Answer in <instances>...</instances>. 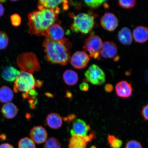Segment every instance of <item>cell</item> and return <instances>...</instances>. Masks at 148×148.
Returning a JSON list of instances; mask_svg holds the SVG:
<instances>
[{"mask_svg": "<svg viewBox=\"0 0 148 148\" xmlns=\"http://www.w3.org/2000/svg\"><path fill=\"white\" fill-rule=\"evenodd\" d=\"M60 9L56 10L44 9L33 11L27 15L28 32L31 35L43 36L46 31L58 20Z\"/></svg>", "mask_w": 148, "mask_h": 148, "instance_id": "1", "label": "cell"}, {"mask_svg": "<svg viewBox=\"0 0 148 148\" xmlns=\"http://www.w3.org/2000/svg\"><path fill=\"white\" fill-rule=\"evenodd\" d=\"M42 46L45 53V58L48 62L65 66L70 60L69 49L71 47V43L68 39L55 41L46 38Z\"/></svg>", "mask_w": 148, "mask_h": 148, "instance_id": "2", "label": "cell"}, {"mask_svg": "<svg viewBox=\"0 0 148 148\" xmlns=\"http://www.w3.org/2000/svg\"><path fill=\"white\" fill-rule=\"evenodd\" d=\"M69 15L73 18V23L70 27L73 32L88 34L93 28L95 23L94 16L86 13L79 14L76 16L71 13Z\"/></svg>", "mask_w": 148, "mask_h": 148, "instance_id": "3", "label": "cell"}, {"mask_svg": "<svg viewBox=\"0 0 148 148\" xmlns=\"http://www.w3.org/2000/svg\"><path fill=\"white\" fill-rule=\"evenodd\" d=\"M16 63L21 71L27 73H32L41 69L36 55L32 52L23 53L18 55Z\"/></svg>", "mask_w": 148, "mask_h": 148, "instance_id": "4", "label": "cell"}, {"mask_svg": "<svg viewBox=\"0 0 148 148\" xmlns=\"http://www.w3.org/2000/svg\"><path fill=\"white\" fill-rule=\"evenodd\" d=\"M36 82L32 73L21 71L20 75L14 81V91L16 93L28 92L34 89Z\"/></svg>", "mask_w": 148, "mask_h": 148, "instance_id": "5", "label": "cell"}, {"mask_svg": "<svg viewBox=\"0 0 148 148\" xmlns=\"http://www.w3.org/2000/svg\"><path fill=\"white\" fill-rule=\"evenodd\" d=\"M102 40L99 36L92 34L85 41L83 49L88 52L89 56L98 60H100L101 51L103 44Z\"/></svg>", "mask_w": 148, "mask_h": 148, "instance_id": "6", "label": "cell"}, {"mask_svg": "<svg viewBox=\"0 0 148 148\" xmlns=\"http://www.w3.org/2000/svg\"><path fill=\"white\" fill-rule=\"evenodd\" d=\"M87 80L96 86H101L106 81V76L102 69L97 65L90 66L85 73Z\"/></svg>", "mask_w": 148, "mask_h": 148, "instance_id": "7", "label": "cell"}, {"mask_svg": "<svg viewBox=\"0 0 148 148\" xmlns=\"http://www.w3.org/2000/svg\"><path fill=\"white\" fill-rule=\"evenodd\" d=\"M96 134L95 131H92L88 136H72L69 141V148H86L88 142L91 141L95 137Z\"/></svg>", "mask_w": 148, "mask_h": 148, "instance_id": "8", "label": "cell"}, {"mask_svg": "<svg viewBox=\"0 0 148 148\" xmlns=\"http://www.w3.org/2000/svg\"><path fill=\"white\" fill-rule=\"evenodd\" d=\"M70 60L73 67L80 69H84L87 66L90 58L89 56L86 52L77 51L72 56Z\"/></svg>", "mask_w": 148, "mask_h": 148, "instance_id": "9", "label": "cell"}, {"mask_svg": "<svg viewBox=\"0 0 148 148\" xmlns=\"http://www.w3.org/2000/svg\"><path fill=\"white\" fill-rule=\"evenodd\" d=\"M43 36L55 41H60L64 39V31L60 22L56 23L48 29Z\"/></svg>", "mask_w": 148, "mask_h": 148, "instance_id": "10", "label": "cell"}, {"mask_svg": "<svg viewBox=\"0 0 148 148\" xmlns=\"http://www.w3.org/2000/svg\"><path fill=\"white\" fill-rule=\"evenodd\" d=\"M118 48L114 42L107 41L103 42L101 51V56L105 58H119L117 56Z\"/></svg>", "mask_w": 148, "mask_h": 148, "instance_id": "11", "label": "cell"}, {"mask_svg": "<svg viewBox=\"0 0 148 148\" xmlns=\"http://www.w3.org/2000/svg\"><path fill=\"white\" fill-rule=\"evenodd\" d=\"M101 24L103 29L112 32L115 30L118 27V18L113 14L107 13L101 17Z\"/></svg>", "mask_w": 148, "mask_h": 148, "instance_id": "12", "label": "cell"}, {"mask_svg": "<svg viewBox=\"0 0 148 148\" xmlns=\"http://www.w3.org/2000/svg\"><path fill=\"white\" fill-rule=\"evenodd\" d=\"M115 90L116 95L120 97L126 99L132 95V86L127 81H122L118 83L115 86Z\"/></svg>", "mask_w": 148, "mask_h": 148, "instance_id": "13", "label": "cell"}, {"mask_svg": "<svg viewBox=\"0 0 148 148\" xmlns=\"http://www.w3.org/2000/svg\"><path fill=\"white\" fill-rule=\"evenodd\" d=\"M30 136L33 142L37 144L44 143L47 140V133L45 129L41 126L35 127L31 130Z\"/></svg>", "mask_w": 148, "mask_h": 148, "instance_id": "14", "label": "cell"}, {"mask_svg": "<svg viewBox=\"0 0 148 148\" xmlns=\"http://www.w3.org/2000/svg\"><path fill=\"white\" fill-rule=\"evenodd\" d=\"M90 130L89 125H87L85 122L82 120L77 119L73 121L70 133L72 136L79 135L86 136H87V134Z\"/></svg>", "mask_w": 148, "mask_h": 148, "instance_id": "15", "label": "cell"}, {"mask_svg": "<svg viewBox=\"0 0 148 148\" xmlns=\"http://www.w3.org/2000/svg\"><path fill=\"white\" fill-rule=\"evenodd\" d=\"M68 1H50L40 0L38 1V8L39 10L44 9H57L60 8V5L68 6Z\"/></svg>", "mask_w": 148, "mask_h": 148, "instance_id": "16", "label": "cell"}, {"mask_svg": "<svg viewBox=\"0 0 148 148\" xmlns=\"http://www.w3.org/2000/svg\"><path fill=\"white\" fill-rule=\"evenodd\" d=\"M133 36L136 42L144 43L148 40V29L143 26L136 27L133 31Z\"/></svg>", "mask_w": 148, "mask_h": 148, "instance_id": "17", "label": "cell"}, {"mask_svg": "<svg viewBox=\"0 0 148 148\" xmlns=\"http://www.w3.org/2000/svg\"><path fill=\"white\" fill-rule=\"evenodd\" d=\"M20 72L12 66H8L3 70L2 76L5 81L9 82L15 81L20 75Z\"/></svg>", "mask_w": 148, "mask_h": 148, "instance_id": "18", "label": "cell"}, {"mask_svg": "<svg viewBox=\"0 0 148 148\" xmlns=\"http://www.w3.org/2000/svg\"><path fill=\"white\" fill-rule=\"evenodd\" d=\"M118 37L120 42L124 45H129L132 43V35L128 28H122L118 33Z\"/></svg>", "mask_w": 148, "mask_h": 148, "instance_id": "19", "label": "cell"}, {"mask_svg": "<svg viewBox=\"0 0 148 148\" xmlns=\"http://www.w3.org/2000/svg\"><path fill=\"white\" fill-rule=\"evenodd\" d=\"M1 112L4 117L8 119H12L17 115L18 110L17 107L13 103H8L3 105Z\"/></svg>", "mask_w": 148, "mask_h": 148, "instance_id": "20", "label": "cell"}, {"mask_svg": "<svg viewBox=\"0 0 148 148\" xmlns=\"http://www.w3.org/2000/svg\"><path fill=\"white\" fill-rule=\"evenodd\" d=\"M46 122L49 127L54 129L60 128L62 124V118L56 113L49 114L46 118Z\"/></svg>", "mask_w": 148, "mask_h": 148, "instance_id": "21", "label": "cell"}, {"mask_svg": "<svg viewBox=\"0 0 148 148\" xmlns=\"http://www.w3.org/2000/svg\"><path fill=\"white\" fill-rule=\"evenodd\" d=\"M63 78L66 84L69 86H73L78 81V75L73 70H67L64 72Z\"/></svg>", "mask_w": 148, "mask_h": 148, "instance_id": "22", "label": "cell"}, {"mask_svg": "<svg viewBox=\"0 0 148 148\" xmlns=\"http://www.w3.org/2000/svg\"><path fill=\"white\" fill-rule=\"evenodd\" d=\"M14 92L8 87L3 86L0 88V101L2 103H8L12 101Z\"/></svg>", "mask_w": 148, "mask_h": 148, "instance_id": "23", "label": "cell"}, {"mask_svg": "<svg viewBox=\"0 0 148 148\" xmlns=\"http://www.w3.org/2000/svg\"><path fill=\"white\" fill-rule=\"evenodd\" d=\"M18 148H36L34 142L30 138H22L18 143Z\"/></svg>", "mask_w": 148, "mask_h": 148, "instance_id": "24", "label": "cell"}, {"mask_svg": "<svg viewBox=\"0 0 148 148\" xmlns=\"http://www.w3.org/2000/svg\"><path fill=\"white\" fill-rule=\"evenodd\" d=\"M108 140L110 147L112 148H120L123 145V141L113 135H108Z\"/></svg>", "mask_w": 148, "mask_h": 148, "instance_id": "25", "label": "cell"}, {"mask_svg": "<svg viewBox=\"0 0 148 148\" xmlns=\"http://www.w3.org/2000/svg\"><path fill=\"white\" fill-rule=\"evenodd\" d=\"M44 148H61V144L57 138L52 137L46 142Z\"/></svg>", "mask_w": 148, "mask_h": 148, "instance_id": "26", "label": "cell"}, {"mask_svg": "<svg viewBox=\"0 0 148 148\" xmlns=\"http://www.w3.org/2000/svg\"><path fill=\"white\" fill-rule=\"evenodd\" d=\"M9 42L8 35L3 31H0V50L6 49L8 45Z\"/></svg>", "mask_w": 148, "mask_h": 148, "instance_id": "27", "label": "cell"}, {"mask_svg": "<svg viewBox=\"0 0 148 148\" xmlns=\"http://www.w3.org/2000/svg\"><path fill=\"white\" fill-rule=\"evenodd\" d=\"M84 3L89 7L91 8H96L99 7L102 5H104L107 1L103 0H93V1H84Z\"/></svg>", "mask_w": 148, "mask_h": 148, "instance_id": "28", "label": "cell"}, {"mask_svg": "<svg viewBox=\"0 0 148 148\" xmlns=\"http://www.w3.org/2000/svg\"><path fill=\"white\" fill-rule=\"evenodd\" d=\"M118 3L120 7L125 9H130L134 7L136 3V1L134 0H126V1H118Z\"/></svg>", "mask_w": 148, "mask_h": 148, "instance_id": "29", "label": "cell"}, {"mask_svg": "<svg viewBox=\"0 0 148 148\" xmlns=\"http://www.w3.org/2000/svg\"><path fill=\"white\" fill-rule=\"evenodd\" d=\"M10 21L12 25L15 27H18L21 25V18L18 14H12L10 17Z\"/></svg>", "mask_w": 148, "mask_h": 148, "instance_id": "30", "label": "cell"}, {"mask_svg": "<svg viewBox=\"0 0 148 148\" xmlns=\"http://www.w3.org/2000/svg\"><path fill=\"white\" fill-rule=\"evenodd\" d=\"M125 148H143L141 143L137 140H131L127 142Z\"/></svg>", "mask_w": 148, "mask_h": 148, "instance_id": "31", "label": "cell"}, {"mask_svg": "<svg viewBox=\"0 0 148 148\" xmlns=\"http://www.w3.org/2000/svg\"><path fill=\"white\" fill-rule=\"evenodd\" d=\"M141 114L144 120L148 121V103L143 106Z\"/></svg>", "mask_w": 148, "mask_h": 148, "instance_id": "32", "label": "cell"}, {"mask_svg": "<svg viewBox=\"0 0 148 148\" xmlns=\"http://www.w3.org/2000/svg\"><path fill=\"white\" fill-rule=\"evenodd\" d=\"M79 88L82 91H88L89 89L88 85L87 83L85 82L82 83L79 86Z\"/></svg>", "mask_w": 148, "mask_h": 148, "instance_id": "33", "label": "cell"}, {"mask_svg": "<svg viewBox=\"0 0 148 148\" xmlns=\"http://www.w3.org/2000/svg\"><path fill=\"white\" fill-rule=\"evenodd\" d=\"M105 91L108 92H112L113 90V87L112 85L110 84H107L105 85L104 87Z\"/></svg>", "mask_w": 148, "mask_h": 148, "instance_id": "34", "label": "cell"}, {"mask_svg": "<svg viewBox=\"0 0 148 148\" xmlns=\"http://www.w3.org/2000/svg\"><path fill=\"white\" fill-rule=\"evenodd\" d=\"M0 148H14V147L10 144L4 143L0 145Z\"/></svg>", "mask_w": 148, "mask_h": 148, "instance_id": "35", "label": "cell"}, {"mask_svg": "<svg viewBox=\"0 0 148 148\" xmlns=\"http://www.w3.org/2000/svg\"><path fill=\"white\" fill-rule=\"evenodd\" d=\"M5 12V9L4 7L3 6L2 4L0 3V17H1L3 16Z\"/></svg>", "mask_w": 148, "mask_h": 148, "instance_id": "36", "label": "cell"}]
</instances>
